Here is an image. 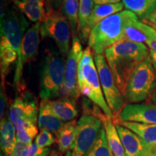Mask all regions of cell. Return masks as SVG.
<instances>
[{
  "label": "cell",
  "instance_id": "obj_20",
  "mask_svg": "<svg viewBox=\"0 0 156 156\" xmlns=\"http://www.w3.org/2000/svg\"><path fill=\"white\" fill-rule=\"evenodd\" d=\"M0 141H1V155L9 156L12 153L17 142L16 129L11 121L5 117L1 119Z\"/></svg>",
  "mask_w": 156,
  "mask_h": 156
},
{
  "label": "cell",
  "instance_id": "obj_37",
  "mask_svg": "<svg viewBox=\"0 0 156 156\" xmlns=\"http://www.w3.org/2000/svg\"><path fill=\"white\" fill-rule=\"evenodd\" d=\"M51 151L50 147H46L44 153H43L42 154H41V155H38V156H48L50 154Z\"/></svg>",
  "mask_w": 156,
  "mask_h": 156
},
{
  "label": "cell",
  "instance_id": "obj_5",
  "mask_svg": "<svg viewBox=\"0 0 156 156\" xmlns=\"http://www.w3.org/2000/svg\"><path fill=\"white\" fill-rule=\"evenodd\" d=\"M156 88V73L150 56L134 69L126 85V103H139L151 98Z\"/></svg>",
  "mask_w": 156,
  "mask_h": 156
},
{
  "label": "cell",
  "instance_id": "obj_28",
  "mask_svg": "<svg viewBox=\"0 0 156 156\" xmlns=\"http://www.w3.org/2000/svg\"><path fill=\"white\" fill-rule=\"evenodd\" d=\"M56 142V137L54 134L46 129L40 130L35 140V143L41 148H46Z\"/></svg>",
  "mask_w": 156,
  "mask_h": 156
},
{
  "label": "cell",
  "instance_id": "obj_18",
  "mask_svg": "<svg viewBox=\"0 0 156 156\" xmlns=\"http://www.w3.org/2000/svg\"><path fill=\"white\" fill-rule=\"evenodd\" d=\"M65 123L54 115L48 106L47 101L41 100L39 104L38 119L39 129H46L56 135Z\"/></svg>",
  "mask_w": 156,
  "mask_h": 156
},
{
  "label": "cell",
  "instance_id": "obj_8",
  "mask_svg": "<svg viewBox=\"0 0 156 156\" xmlns=\"http://www.w3.org/2000/svg\"><path fill=\"white\" fill-rule=\"evenodd\" d=\"M93 55L103 95L107 104L113 113V120H114L126 105L125 98L116 84L112 70L107 63L104 55L95 54H93Z\"/></svg>",
  "mask_w": 156,
  "mask_h": 156
},
{
  "label": "cell",
  "instance_id": "obj_31",
  "mask_svg": "<svg viewBox=\"0 0 156 156\" xmlns=\"http://www.w3.org/2000/svg\"><path fill=\"white\" fill-rule=\"evenodd\" d=\"M46 5L50 6L52 8L56 10H59L61 9L64 0H45Z\"/></svg>",
  "mask_w": 156,
  "mask_h": 156
},
{
  "label": "cell",
  "instance_id": "obj_14",
  "mask_svg": "<svg viewBox=\"0 0 156 156\" xmlns=\"http://www.w3.org/2000/svg\"><path fill=\"white\" fill-rule=\"evenodd\" d=\"M126 156H155L137 134L115 123Z\"/></svg>",
  "mask_w": 156,
  "mask_h": 156
},
{
  "label": "cell",
  "instance_id": "obj_22",
  "mask_svg": "<svg viewBox=\"0 0 156 156\" xmlns=\"http://www.w3.org/2000/svg\"><path fill=\"white\" fill-rule=\"evenodd\" d=\"M124 4L122 2L117 4H111V5H94L92 14L89 23V30H90L99 23L104 19L111 16V15L120 12L124 9Z\"/></svg>",
  "mask_w": 156,
  "mask_h": 156
},
{
  "label": "cell",
  "instance_id": "obj_13",
  "mask_svg": "<svg viewBox=\"0 0 156 156\" xmlns=\"http://www.w3.org/2000/svg\"><path fill=\"white\" fill-rule=\"evenodd\" d=\"M101 111L102 110L98 106L95 105L90 108L88 114L96 116L102 122L108 146L114 156H126L125 151L114 120L110 116L101 112Z\"/></svg>",
  "mask_w": 156,
  "mask_h": 156
},
{
  "label": "cell",
  "instance_id": "obj_33",
  "mask_svg": "<svg viewBox=\"0 0 156 156\" xmlns=\"http://www.w3.org/2000/svg\"><path fill=\"white\" fill-rule=\"evenodd\" d=\"M95 5H111V4H117L122 2V0H93Z\"/></svg>",
  "mask_w": 156,
  "mask_h": 156
},
{
  "label": "cell",
  "instance_id": "obj_6",
  "mask_svg": "<svg viewBox=\"0 0 156 156\" xmlns=\"http://www.w3.org/2000/svg\"><path fill=\"white\" fill-rule=\"evenodd\" d=\"M71 27L69 21L62 14V11L56 10L46 5V14L41 25V36L43 38H52L56 43L58 51L62 56L68 55L70 50Z\"/></svg>",
  "mask_w": 156,
  "mask_h": 156
},
{
  "label": "cell",
  "instance_id": "obj_1",
  "mask_svg": "<svg viewBox=\"0 0 156 156\" xmlns=\"http://www.w3.org/2000/svg\"><path fill=\"white\" fill-rule=\"evenodd\" d=\"M150 50L143 43L122 40L105 51L104 55L115 82L123 95L130 77L140 63L149 57Z\"/></svg>",
  "mask_w": 156,
  "mask_h": 156
},
{
  "label": "cell",
  "instance_id": "obj_25",
  "mask_svg": "<svg viewBox=\"0 0 156 156\" xmlns=\"http://www.w3.org/2000/svg\"><path fill=\"white\" fill-rule=\"evenodd\" d=\"M79 5L80 0H64L61 7L62 14L69 21L73 36L77 34Z\"/></svg>",
  "mask_w": 156,
  "mask_h": 156
},
{
  "label": "cell",
  "instance_id": "obj_32",
  "mask_svg": "<svg viewBox=\"0 0 156 156\" xmlns=\"http://www.w3.org/2000/svg\"><path fill=\"white\" fill-rule=\"evenodd\" d=\"M143 21L148 25H151L152 26L156 27V8L154 9L153 12H152L147 18L144 20Z\"/></svg>",
  "mask_w": 156,
  "mask_h": 156
},
{
  "label": "cell",
  "instance_id": "obj_38",
  "mask_svg": "<svg viewBox=\"0 0 156 156\" xmlns=\"http://www.w3.org/2000/svg\"><path fill=\"white\" fill-rule=\"evenodd\" d=\"M48 156H61V153H60L58 151H51L50 154Z\"/></svg>",
  "mask_w": 156,
  "mask_h": 156
},
{
  "label": "cell",
  "instance_id": "obj_16",
  "mask_svg": "<svg viewBox=\"0 0 156 156\" xmlns=\"http://www.w3.org/2000/svg\"><path fill=\"white\" fill-rule=\"evenodd\" d=\"M114 123L125 126L137 134L156 156V124L114 121Z\"/></svg>",
  "mask_w": 156,
  "mask_h": 156
},
{
  "label": "cell",
  "instance_id": "obj_19",
  "mask_svg": "<svg viewBox=\"0 0 156 156\" xmlns=\"http://www.w3.org/2000/svg\"><path fill=\"white\" fill-rule=\"evenodd\" d=\"M94 7L93 0H80L79 13H78L77 36L81 43H87L90 34L89 23Z\"/></svg>",
  "mask_w": 156,
  "mask_h": 156
},
{
  "label": "cell",
  "instance_id": "obj_11",
  "mask_svg": "<svg viewBox=\"0 0 156 156\" xmlns=\"http://www.w3.org/2000/svg\"><path fill=\"white\" fill-rule=\"evenodd\" d=\"M38 112L37 98L25 90L20 93L9 106L8 119L14 125L20 120H27L38 124Z\"/></svg>",
  "mask_w": 156,
  "mask_h": 156
},
{
  "label": "cell",
  "instance_id": "obj_39",
  "mask_svg": "<svg viewBox=\"0 0 156 156\" xmlns=\"http://www.w3.org/2000/svg\"><path fill=\"white\" fill-rule=\"evenodd\" d=\"M21 1H24V0H21Z\"/></svg>",
  "mask_w": 156,
  "mask_h": 156
},
{
  "label": "cell",
  "instance_id": "obj_36",
  "mask_svg": "<svg viewBox=\"0 0 156 156\" xmlns=\"http://www.w3.org/2000/svg\"><path fill=\"white\" fill-rule=\"evenodd\" d=\"M149 100H150V102L153 103H154V104L156 105V88L155 90V91L153 92V95H151V98H150Z\"/></svg>",
  "mask_w": 156,
  "mask_h": 156
},
{
  "label": "cell",
  "instance_id": "obj_4",
  "mask_svg": "<svg viewBox=\"0 0 156 156\" xmlns=\"http://www.w3.org/2000/svg\"><path fill=\"white\" fill-rule=\"evenodd\" d=\"M65 62L59 51L46 49L40 69L39 95L41 100H54L61 96L64 80Z\"/></svg>",
  "mask_w": 156,
  "mask_h": 156
},
{
  "label": "cell",
  "instance_id": "obj_3",
  "mask_svg": "<svg viewBox=\"0 0 156 156\" xmlns=\"http://www.w3.org/2000/svg\"><path fill=\"white\" fill-rule=\"evenodd\" d=\"M78 85L81 94L114 119V115L105 99L92 49L87 46L83 51L78 70Z\"/></svg>",
  "mask_w": 156,
  "mask_h": 156
},
{
  "label": "cell",
  "instance_id": "obj_23",
  "mask_svg": "<svg viewBox=\"0 0 156 156\" xmlns=\"http://www.w3.org/2000/svg\"><path fill=\"white\" fill-rule=\"evenodd\" d=\"M124 7L144 20L156 8V0H122Z\"/></svg>",
  "mask_w": 156,
  "mask_h": 156
},
{
  "label": "cell",
  "instance_id": "obj_12",
  "mask_svg": "<svg viewBox=\"0 0 156 156\" xmlns=\"http://www.w3.org/2000/svg\"><path fill=\"white\" fill-rule=\"evenodd\" d=\"M114 121L156 124V105L151 102L128 103Z\"/></svg>",
  "mask_w": 156,
  "mask_h": 156
},
{
  "label": "cell",
  "instance_id": "obj_9",
  "mask_svg": "<svg viewBox=\"0 0 156 156\" xmlns=\"http://www.w3.org/2000/svg\"><path fill=\"white\" fill-rule=\"evenodd\" d=\"M41 25V23H35L28 29L23 36L20 54L17 61L13 80V86L18 93L25 90L23 77L25 65L29 62H34L38 55L40 44Z\"/></svg>",
  "mask_w": 156,
  "mask_h": 156
},
{
  "label": "cell",
  "instance_id": "obj_17",
  "mask_svg": "<svg viewBox=\"0 0 156 156\" xmlns=\"http://www.w3.org/2000/svg\"><path fill=\"white\" fill-rule=\"evenodd\" d=\"M19 10L33 23H41L46 17L45 0H12Z\"/></svg>",
  "mask_w": 156,
  "mask_h": 156
},
{
  "label": "cell",
  "instance_id": "obj_26",
  "mask_svg": "<svg viewBox=\"0 0 156 156\" xmlns=\"http://www.w3.org/2000/svg\"><path fill=\"white\" fill-rule=\"evenodd\" d=\"M85 156H114L108 146L103 126L94 145Z\"/></svg>",
  "mask_w": 156,
  "mask_h": 156
},
{
  "label": "cell",
  "instance_id": "obj_21",
  "mask_svg": "<svg viewBox=\"0 0 156 156\" xmlns=\"http://www.w3.org/2000/svg\"><path fill=\"white\" fill-rule=\"evenodd\" d=\"M77 125V122L76 120L66 122L55 135L58 152L61 154H65L73 145L76 135Z\"/></svg>",
  "mask_w": 156,
  "mask_h": 156
},
{
  "label": "cell",
  "instance_id": "obj_34",
  "mask_svg": "<svg viewBox=\"0 0 156 156\" xmlns=\"http://www.w3.org/2000/svg\"><path fill=\"white\" fill-rule=\"evenodd\" d=\"M145 44L150 48V49L153 50L154 51L156 52V41L155 40L147 38V40H146L145 41Z\"/></svg>",
  "mask_w": 156,
  "mask_h": 156
},
{
  "label": "cell",
  "instance_id": "obj_10",
  "mask_svg": "<svg viewBox=\"0 0 156 156\" xmlns=\"http://www.w3.org/2000/svg\"><path fill=\"white\" fill-rule=\"evenodd\" d=\"M83 54L80 40L77 36H73L71 48L65 62L64 80L60 98H69L77 101L80 95L78 85V70Z\"/></svg>",
  "mask_w": 156,
  "mask_h": 156
},
{
  "label": "cell",
  "instance_id": "obj_24",
  "mask_svg": "<svg viewBox=\"0 0 156 156\" xmlns=\"http://www.w3.org/2000/svg\"><path fill=\"white\" fill-rule=\"evenodd\" d=\"M17 142L30 145L38 134L37 124L27 120H20L15 125Z\"/></svg>",
  "mask_w": 156,
  "mask_h": 156
},
{
  "label": "cell",
  "instance_id": "obj_29",
  "mask_svg": "<svg viewBox=\"0 0 156 156\" xmlns=\"http://www.w3.org/2000/svg\"><path fill=\"white\" fill-rule=\"evenodd\" d=\"M7 103V98L6 95L5 87L1 86V97H0V116L1 119H2L5 116L6 105Z\"/></svg>",
  "mask_w": 156,
  "mask_h": 156
},
{
  "label": "cell",
  "instance_id": "obj_27",
  "mask_svg": "<svg viewBox=\"0 0 156 156\" xmlns=\"http://www.w3.org/2000/svg\"><path fill=\"white\" fill-rule=\"evenodd\" d=\"M138 23V22H137ZM136 24L130 25L126 27L124 34V40L131 41L134 42L145 43L147 40V36L141 30L136 27Z\"/></svg>",
  "mask_w": 156,
  "mask_h": 156
},
{
  "label": "cell",
  "instance_id": "obj_2",
  "mask_svg": "<svg viewBox=\"0 0 156 156\" xmlns=\"http://www.w3.org/2000/svg\"><path fill=\"white\" fill-rule=\"evenodd\" d=\"M139 21V17L127 9L111 15L91 30L87 42L88 46L93 54L103 55L107 48L124 40L126 27Z\"/></svg>",
  "mask_w": 156,
  "mask_h": 156
},
{
  "label": "cell",
  "instance_id": "obj_30",
  "mask_svg": "<svg viewBox=\"0 0 156 156\" xmlns=\"http://www.w3.org/2000/svg\"><path fill=\"white\" fill-rule=\"evenodd\" d=\"M28 145H25V144L20 143V142H17L12 153L9 156H25V152L28 149Z\"/></svg>",
  "mask_w": 156,
  "mask_h": 156
},
{
  "label": "cell",
  "instance_id": "obj_7",
  "mask_svg": "<svg viewBox=\"0 0 156 156\" xmlns=\"http://www.w3.org/2000/svg\"><path fill=\"white\" fill-rule=\"evenodd\" d=\"M102 128V122L98 118L83 112L77 122L73 145L64 156H85L94 145Z\"/></svg>",
  "mask_w": 156,
  "mask_h": 156
},
{
  "label": "cell",
  "instance_id": "obj_15",
  "mask_svg": "<svg viewBox=\"0 0 156 156\" xmlns=\"http://www.w3.org/2000/svg\"><path fill=\"white\" fill-rule=\"evenodd\" d=\"M46 101L52 112L62 122H68L75 120L78 115L76 101L64 97Z\"/></svg>",
  "mask_w": 156,
  "mask_h": 156
},
{
  "label": "cell",
  "instance_id": "obj_35",
  "mask_svg": "<svg viewBox=\"0 0 156 156\" xmlns=\"http://www.w3.org/2000/svg\"><path fill=\"white\" fill-rule=\"evenodd\" d=\"M150 58H151L152 64H153V66L154 67V69H155L156 73V52L154 51L153 50L150 49V54H149Z\"/></svg>",
  "mask_w": 156,
  "mask_h": 156
}]
</instances>
